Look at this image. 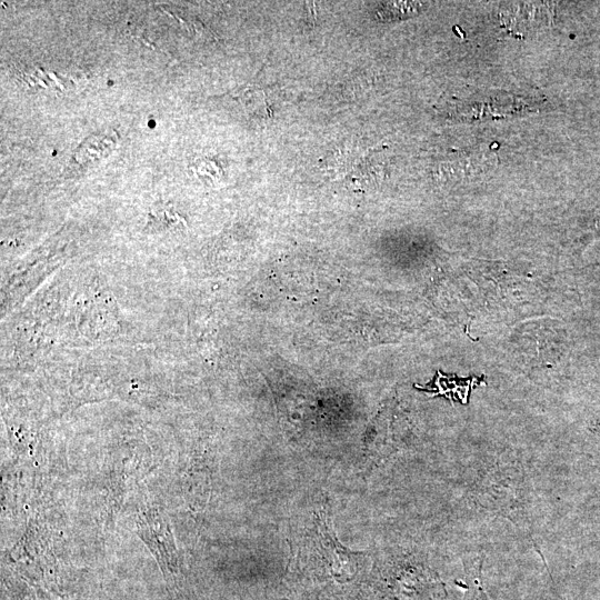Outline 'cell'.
Segmentation results:
<instances>
[{
  "label": "cell",
  "mask_w": 600,
  "mask_h": 600,
  "mask_svg": "<svg viewBox=\"0 0 600 600\" xmlns=\"http://www.w3.org/2000/svg\"><path fill=\"white\" fill-rule=\"evenodd\" d=\"M593 432L599 434L600 436V419H598L594 423H593V428H592Z\"/></svg>",
  "instance_id": "5"
},
{
  "label": "cell",
  "mask_w": 600,
  "mask_h": 600,
  "mask_svg": "<svg viewBox=\"0 0 600 600\" xmlns=\"http://www.w3.org/2000/svg\"><path fill=\"white\" fill-rule=\"evenodd\" d=\"M459 600H491L482 586L480 563L467 571L463 594Z\"/></svg>",
  "instance_id": "2"
},
{
  "label": "cell",
  "mask_w": 600,
  "mask_h": 600,
  "mask_svg": "<svg viewBox=\"0 0 600 600\" xmlns=\"http://www.w3.org/2000/svg\"><path fill=\"white\" fill-rule=\"evenodd\" d=\"M19 600H33L32 598H29V597H22L21 599Z\"/></svg>",
  "instance_id": "6"
},
{
  "label": "cell",
  "mask_w": 600,
  "mask_h": 600,
  "mask_svg": "<svg viewBox=\"0 0 600 600\" xmlns=\"http://www.w3.org/2000/svg\"><path fill=\"white\" fill-rule=\"evenodd\" d=\"M282 600H284V599H282Z\"/></svg>",
  "instance_id": "7"
},
{
  "label": "cell",
  "mask_w": 600,
  "mask_h": 600,
  "mask_svg": "<svg viewBox=\"0 0 600 600\" xmlns=\"http://www.w3.org/2000/svg\"><path fill=\"white\" fill-rule=\"evenodd\" d=\"M318 549L330 574L339 582H348L358 573L363 553L344 548L336 538L327 513H321L316 522Z\"/></svg>",
  "instance_id": "1"
},
{
  "label": "cell",
  "mask_w": 600,
  "mask_h": 600,
  "mask_svg": "<svg viewBox=\"0 0 600 600\" xmlns=\"http://www.w3.org/2000/svg\"><path fill=\"white\" fill-rule=\"evenodd\" d=\"M420 8L422 6L419 2H387L381 3L377 16L382 20L408 18L416 14Z\"/></svg>",
  "instance_id": "3"
},
{
  "label": "cell",
  "mask_w": 600,
  "mask_h": 600,
  "mask_svg": "<svg viewBox=\"0 0 600 600\" xmlns=\"http://www.w3.org/2000/svg\"><path fill=\"white\" fill-rule=\"evenodd\" d=\"M550 582H551V584H550V600H563L559 596V593H558V591H557V589L554 587V583H553V581L551 579H550Z\"/></svg>",
  "instance_id": "4"
}]
</instances>
